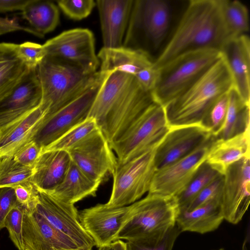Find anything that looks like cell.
Returning <instances> with one entry per match:
<instances>
[{
	"label": "cell",
	"mask_w": 250,
	"mask_h": 250,
	"mask_svg": "<svg viewBox=\"0 0 250 250\" xmlns=\"http://www.w3.org/2000/svg\"><path fill=\"white\" fill-rule=\"evenodd\" d=\"M22 30L37 36L36 32L29 26H24L17 17H0V36L16 31Z\"/></svg>",
	"instance_id": "ee69618b"
},
{
	"label": "cell",
	"mask_w": 250,
	"mask_h": 250,
	"mask_svg": "<svg viewBox=\"0 0 250 250\" xmlns=\"http://www.w3.org/2000/svg\"><path fill=\"white\" fill-rule=\"evenodd\" d=\"M129 206L128 217L116 240L127 241L152 234L176 224L178 206L175 197L148 193Z\"/></svg>",
	"instance_id": "8992f818"
},
{
	"label": "cell",
	"mask_w": 250,
	"mask_h": 250,
	"mask_svg": "<svg viewBox=\"0 0 250 250\" xmlns=\"http://www.w3.org/2000/svg\"><path fill=\"white\" fill-rule=\"evenodd\" d=\"M41 98V88L35 67L0 97V127L37 107Z\"/></svg>",
	"instance_id": "ffe728a7"
},
{
	"label": "cell",
	"mask_w": 250,
	"mask_h": 250,
	"mask_svg": "<svg viewBox=\"0 0 250 250\" xmlns=\"http://www.w3.org/2000/svg\"><path fill=\"white\" fill-rule=\"evenodd\" d=\"M224 176L219 175L205 187L186 207L179 210L189 211L221 195Z\"/></svg>",
	"instance_id": "f35d334b"
},
{
	"label": "cell",
	"mask_w": 250,
	"mask_h": 250,
	"mask_svg": "<svg viewBox=\"0 0 250 250\" xmlns=\"http://www.w3.org/2000/svg\"><path fill=\"white\" fill-rule=\"evenodd\" d=\"M233 87L222 56L191 86L164 107L168 126L201 124L215 102Z\"/></svg>",
	"instance_id": "3957f363"
},
{
	"label": "cell",
	"mask_w": 250,
	"mask_h": 250,
	"mask_svg": "<svg viewBox=\"0 0 250 250\" xmlns=\"http://www.w3.org/2000/svg\"><path fill=\"white\" fill-rule=\"evenodd\" d=\"M22 239L24 250H67L79 248L34 208H24Z\"/></svg>",
	"instance_id": "d6986e66"
},
{
	"label": "cell",
	"mask_w": 250,
	"mask_h": 250,
	"mask_svg": "<svg viewBox=\"0 0 250 250\" xmlns=\"http://www.w3.org/2000/svg\"><path fill=\"white\" fill-rule=\"evenodd\" d=\"M134 0L96 1L105 48L123 46Z\"/></svg>",
	"instance_id": "44dd1931"
},
{
	"label": "cell",
	"mask_w": 250,
	"mask_h": 250,
	"mask_svg": "<svg viewBox=\"0 0 250 250\" xmlns=\"http://www.w3.org/2000/svg\"><path fill=\"white\" fill-rule=\"evenodd\" d=\"M57 2L63 13L74 20L86 18L96 6L93 0H60Z\"/></svg>",
	"instance_id": "74e56055"
},
{
	"label": "cell",
	"mask_w": 250,
	"mask_h": 250,
	"mask_svg": "<svg viewBox=\"0 0 250 250\" xmlns=\"http://www.w3.org/2000/svg\"><path fill=\"white\" fill-rule=\"evenodd\" d=\"M19 204L13 188H0V230L5 228V219L10 210Z\"/></svg>",
	"instance_id": "7bdbcfd3"
},
{
	"label": "cell",
	"mask_w": 250,
	"mask_h": 250,
	"mask_svg": "<svg viewBox=\"0 0 250 250\" xmlns=\"http://www.w3.org/2000/svg\"><path fill=\"white\" fill-rule=\"evenodd\" d=\"M92 246H86L83 247L78 248L74 249L67 250H92Z\"/></svg>",
	"instance_id": "681fc988"
},
{
	"label": "cell",
	"mask_w": 250,
	"mask_h": 250,
	"mask_svg": "<svg viewBox=\"0 0 250 250\" xmlns=\"http://www.w3.org/2000/svg\"><path fill=\"white\" fill-rule=\"evenodd\" d=\"M130 206L111 208L97 204L79 212L80 222L98 248L112 243L127 220Z\"/></svg>",
	"instance_id": "ac0fdd59"
},
{
	"label": "cell",
	"mask_w": 250,
	"mask_h": 250,
	"mask_svg": "<svg viewBox=\"0 0 250 250\" xmlns=\"http://www.w3.org/2000/svg\"><path fill=\"white\" fill-rule=\"evenodd\" d=\"M231 38L223 21L221 0H189L171 38L154 61L155 65L159 69L193 51H220Z\"/></svg>",
	"instance_id": "7a4b0ae2"
},
{
	"label": "cell",
	"mask_w": 250,
	"mask_h": 250,
	"mask_svg": "<svg viewBox=\"0 0 250 250\" xmlns=\"http://www.w3.org/2000/svg\"><path fill=\"white\" fill-rule=\"evenodd\" d=\"M38 191L34 208L36 211L79 248L95 246L94 240L82 226L79 212L73 204L62 202L47 192Z\"/></svg>",
	"instance_id": "2e32d148"
},
{
	"label": "cell",
	"mask_w": 250,
	"mask_h": 250,
	"mask_svg": "<svg viewBox=\"0 0 250 250\" xmlns=\"http://www.w3.org/2000/svg\"><path fill=\"white\" fill-rule=\"evenodd\" d=\"M100 184L87 176L71 161L62 182L47 193L62 202L74 205L88 196H95Z\"/></svg>",
	"instance_id": "4316f807"
},
{
	"label": "cell",
	"mask_w": 250,
	"mask_h": 250,
	"mask_svg": "<svg viewBox=\"0 0 250 250\" xmlns=\"http://www.w3.org/2000/svg\"><path fill=\"white\" fill-rule=\"evenodd\" d=\"M33 168L21 165L13 156L0 159V188H13L30 181Z\"/></svg>",
	"instance_id": "e575fe53"
},
{
	"label": "cell",
	"mask_w": 250,
	"mask_h": 250,
	"mask_svg": "<svg viewBox=\"0 0 250 250\" xmlns=\"http://www.w3.org/2000/svg\"><path fill=\"white\" fill-rule=\"evenodd\" d=\"M71 161L92 180L102 183L117 160L100 129L67 151Z\"/></svg>",
	"instance_id": "5bb4252c"
},
{
	"label": "cell",
	"mask_w": 250,
	"mask_h": 250,
	"mask_svg": "<svg viewBox=\"0 0 250 250\" xmlns=\"http://www.w3.org/2000/svg\"><path fill=\"white\" fill-rule=\"evenodd\" d=\"M222 57L215 49L183 54L159 68L156 86L151 92L155 103L165 107L181 95Z\"/></svg>",
	"instance_id": "5b68a950"
},
{
	"label": "cell",
	"mask_w": 250,
	"mask_h": 250,
	"mask_svg": "<svg viewBox=\"0 0 250 250\" xmlns=\"http://www.w3.org/2000/svg\"><path fill=\"white\" fill-rule=\"evenodd\" d=\"M41 151V148L35 142L31 141L19 149L13 157L21 165L33 168Z\"/></svg>",
	"instance_id": "b9f144b4"
},
{
	"label": "cell",
	"mask_w": 250,
	"mask_h": 250,
	"mask_svg": "<svg viewBox=\"0 0 250 250\" xmlns=\"http://www.w3.org/2000/svg\"><path fill=\"white\" fill-rule=\"evenodd\" d=\"M250 105L232 87L229 92L228 106L224 123L214 136L215 139L226 140L250 130Z\"/></svg>",
	"instance_id": "f1b7e54d"
},
{
	"label": "cell",
	"mask_w": 250,
	"mask_h": 250,
	"mask_svg": "<svg viewBox=\"0 0 250 250\" xmlns=\"http://www.w3.org/2000/svg\"><path fill=\"white\" fill-rule=\"evenodd\" d=\"M221 197V195L189 211L178 209L175 224L180 231L204 234L216 230L224 220Z\"/></svg>",
	"instance_id": "d4e9b609"
},
{
	"label": "cell",
	"mask_w": 250,
	"mask_h": 250,
	"mask_svg": "<svg viewBox=\"0 0 250 250\" xmlns=\"http://www.w3.org/2000/svg\"><path fill=\"white\" fill-rule=\"evenodd\" d=\"M24 207L20 204L13 208L5 221V228L9 237L19 250H24L22 239V223Z\"/></svg>",
	"instance_id": "8d00e7d4"
},
{
	"label": "cell",
	"mask_w": 250,
	"mask_h": 250,
	"mask_svg": "<svg viewBox=\"0 0 250 250\" xmlns=\"http://www.w3.org/2000/svg\"><path fill=\"white\" fill-rule=\"evenodd\" d=\"M42 46L46 57L75 65L89 73L97 71L100 62L95 53L94 35L89 29L65 31Z\"/></svg>",
	"instance_id": "8fae6325"
},
{
	"label": "cell",
	"mask_w": 250,
	"mask_h": 250,
	"mask_svg": "<svg viewBox=\"0 0 250 250\" xmlns=\"http://www.w3.org/2000/svg\"><path fill=\"white\" fill-rule=\"evenodd\" d=\"M213 136L201 124L170 127L155 151L156 170L191 153L205 144Z\"/></svg>",
	"instance_id": "e0dca14e"
},
{
	"label": "cell",
	"mask_w": 250,
	"mask_h": 250,
	"mask_svg": "<svg viewBox=\"0 0 250 250\" xmlns=\"http://www.w3.org/2000/svg\"><path fill=\"white\" fill-rule=\"evenodd\" d=\"M36 70L41 88V104L47 110L46 116L77 98L104 74L100 70L89 73L75 65L46 56Z\"/></svg>",
	"instance_id": "277c9868"
},
{
	"label": "cell",
	"mask_w": 250,
	"mask_h": 250,
	"mask_svg": "<svg viewBox=\"0 0 250 250\" xmlns=\"http://www.w3.org/2000/svg\"><path fill=\"white\" fill-rule=\"evenodd\" d=\"M214 140L213 136L205 144L191 153L156 170L148 193L169 197L178 195L206 161Z\"/></svg>",
	"instance_id": "4fadbf2b"
},
{
	"label": "cell",
	"mask_w": 250,
	"mask_h": 250,
	"mask_svg": "<svg viewBox=\"0 0 250 250\" xmlns=\"http://www.w3.org/2000/svg\"><path fill=\"white\" fill-rule=\"evenodd\" d=\"M181 232L175 224L164 231L127 240L126 250H172Z\"/></svg>",
	"instance_id": "1f68e13d"
},
{
	"label": "cell",
	"mask_w": 250,
	"mask_h": 250,
	"mask_svg": "<svg viewBox=\"0 0 250 250\" xmlns=\"http://www.w3.org/2000/svg\"><path fill=\"white\" fill-rule=\"evenodd\" d=\"M21 14L40 38L54 30L59 22L58 7L49 0H30Z\"/></svg>",
	"instance_id": "f546056e"
},
{
	"label": "cell",
	"mask_w": 250,
	"mask_h": 250,
	"mask_svg": "<svg viewBox=\"0 0 250 250\" xmlns=\"http://www.w3.org/2000/svg\"><path fill=\"white\" fill-rule=\"evenodd\" d=\"M171 9L164 0H134L123 46L141 48L146 42L158 48L164 41L169 28Z\"/></svg>",
	"instance_id": "52a82bcc"
},
{
	"label": "cell",
	"mask_w": 250,
	"mask_h": 250,
	"mask_svg": "<svg viewBox=\"0 0 250 250\" xmlns=\"http://www.w3.org/2000/svg\"><path fill=\"white\" fill-rule=\"evenodd\" d=\"M229 92L215 102L201 123L213 136L218 133L224 123L228 106Z\"/></svg>",
	"instance_id": "d590c367"
},
{
	"label": "cell",
	"mask_w": 250,
	"mask_h": 250,
	"mask_svg": "<svg viewBox=\"0 0 250 250\" xmlns=\"http://www.w3.org/2000/svg\"><path fill=\"white\" fill-rule=\"evenodd\" d=\"M220 175L221 174L206 161L203 163L184 190L175 197L178 208L186 207L205 187Z\"/></svg>",
	"instance_id": "836d02e7"
},
{
	"label": "cell",
	"mask_w": 250,
	"mask_h": 250,
	"mask_svg": "<svg viewBox=\"0 0 250 250\" xmlns=\"http://www.w3.org/2000/svg\"><path fill=\"white\" fill-rule=\"evenodd\" d=\"M169 128L165 107L155 103L109 146L117 162L124 163L158 146Z\"/></svg>",
	"instance_id": "ba28073f"
},
{
	"label": "cell",
	"mask_w": 250,
	"mask_h": 250,
	"mask_svg": "<svg viewBox=\"0 0 250 250\" xmlns=\"http://www.w3.org/2000/svg\"><path fill=\"white\" fill-rule=\"evenodd\" d=\"M110 72L77 98L52 114L44 117L32 141L42 148L50 145L88 116L95 98Z\"/></svg>",
	"instance_id": "30bf717a"
},
{
	"label": "cell",
	"mask_w": 250,
	"mask_h": 250,
	"mask_svg": "<svg viewBox=\"0 0 250 250\" xmlns=\"http://www.w3.org/2000/svg\"><path fill=\"white\" fill-rule=\"evenodd\" d=\"M249 238H250L249 234H248V236H246V237L244 241L242 250H248V248L247 246H248V244L249 242Z\"/></svg>",
	"instance_id": "c3c4849f"
},
{
	"label": "cell",
	"mask_w": 250,
	"mask_h": 250,
	"mask_svg": "<svg viewBox=\"0 0 250 250\" xmlns=\"http://www.w3.org/2000/svg\"><path fill=\"white\" fill-rule=\"evenodd\" d=\"M99 129L96 121L92 118L87 117L54 142L42 148L41 153L53 150L68 151Z\"/></svg>",
	"instance_id": "d6a6232c"
},
{
	"label": "cell",
	"mask_w": 250,
	"mask_h": 250,
	"mask_svg": "<svg viewBox=\"0 0 250 250\" xmlns=\"http://www.w3.org/2000/svg\"><path fill=\"white\" fill-rule=\"evenodd\" d=\"M98 250H114V248L112 243L108 245H104L98 247Z\"/></svg>",
	"instance_id": "7dc6e473"
},
{
	"label": "cell",
	"mask_w": 250,
	"mask_h": 250,
	"mask_svg": "<svg viewBox=\"0 0 250 250\" xmlns=\"http://www.w3.org/2000/svg\"><path fill=\"white\" fill-rule=\"evenodd\" d=\"M250 157L230 165L223 175L221 208L224 219L236 225L247 210L250 201Z\"/></svg>",
	"instance_id": "9a60e30c"
},
{
	"label": "cell",
	"mask_w": 250,
	"mask_h": 250,
	"mask_svg": "<svg viewBox=\"0 0 250 250\" xmlns=\"http://www.w3.org/2000/svg\"><path fill=\"white\" fill-rule=\"evenodd\" d=\"M30 0H0V14L22 11Z\"/></svg>",
	"instance_id": "f6af8a7d"
},
{
	"label": "cell",
	"mask_w": 250,
	"mask_h": 250,
	"mask_svg": "<svg viewBox=\"0 0 250 250\" xmlns=\"http://www.w3.org/2000/svg\"><path fill=\"white\" fill-rule=\"evenodd\" d=\"M225 250V249L224 248H220L219 249H217V250Z\"/></svg>",
	"instance_id": "f907efd6"
},
{
	"label": "cell",
	"mask_w": 250,
	"mask_h": 250,
	"mask_svg": "<svg viewBox=\"0 0 250 250\" xmlns=\"http://www.w3.org/2000/svg\"><path fill=\"white\" fill-rule=\"evenodd\" d=\"M114 250H126V244L121 240H117L112 242Z\"/></svg>",
	"instance_id": "bcb514c9"
},
{
	"label": "cell",
	"mask_w": 250,
	"mask_h": 250,
	"mask_svg": "<svg viewBox=\"0 0 250 250\" xmlns=\"http://www.w3.org/2000/svg\"><path fill=\"white\" fill-rule=\"evenodd\" d=\"M18 46L13 43H0V97L13 88L32 69L20 56Z\"/></svg>",
	"instance_id": "83f0119b"
},
{
	"label": "cell",
	"mask_w": 250,
	"mask_h": 250,
	"mask_svg": "<svg viewBox=\"0 0 250 250\" xmlns=\"http://www.w3.org/2000/svg\"><path fill=\"white\" fill-rule=\"evenodd\" d=\"M151 93L132 76L111 71L102 85L87 117L93 118L108 142L119 139L154 103Z\"/></svg>",
	"instance_id": "6da1fadb"
},
{
	"label": "cell",
	"mask_w": 250,
	"mask_h": 250,
	"mask_svg": "<svg viewBox=\"0 0 250 250\" xmlns=\"http://www.w3.org/2000/svg\"><path fill=\"white\" fill-rule=\"evenodd\" d=\"M71 162L67 151L53 150L40 153L30 181L39 191L49 192L62 181Z\"/></svg>",
	"instance_id": "cb8c5ba5"
},
{
	"label": "cell",
	"mask_w": 250,
	"mask_h": 250,
	"mask_svg": "<svg viewBox=\"0 0 250 250\" xmlns=\"http://www.w3.org/2000/svg\"><path fill=\"white\" fill-rule=\"evenodd\" d=\"M230 72L233 86L250 104V40L246 35L229 39L220 50Z\"/></svg>",
	"instance_id": "7402d4cb"
},
{
	"label": "cell",
	"mask_w": 250,
	"mask_h": 250,
	"mask_svg": "<svg viewBox=\"0 0 250 250\" xmlns=\"http://www.w3.org/2000/svg\"><path fill=\"white\" fill-rule=\"evenodd\" d=\"M47 110L42 104L15 120L0 127V159L13 156L31 141Z\"/></svg>",
	"instance_id": "603a6c76"
},
{
	"label": "cell",
	"mask_w": 250,
	"mask_h": 250,
	"mask_svg": "<svg viewBox=\"0 0 250 250\" xmlns=\"http://www.w3.org/2000/svg\"><path fill=\"white\" fill-rule=\"evenodd\" d=\"M250 130L226 140H214L206 162L224 175L234 163L250 156Z\"/></svg>",
	"instance_id": "484cf974"
},
{
	"label": "cell",
	"mask_w": 250,
	"mask_h": 250,
	"mask_svg": "<svg viewBox=\"0 0 250 250\" xmlns=\"http://www.w3.org/2000/svg\"><path fill=\"white\" fill-rule=\"evenodd\" d=\"M221 11L224 24L231 38L246 34L249 31V11L241 2L221 0Z\"/></svg>",
	"instance_id": "4dcf8cb0"
},
{
	"label": "cell",
	"mask_w": 250,
	"mask_h": 250,
	"mask_svg": "<svg viewBox=\"0 0 250 250\" xmlns=\"http://www.w3.org/2000/svg\"><path fill=\"white\" fill-rule=\"evenodd\" d=\"M18 53L24 62L30 68H35L45 57L42 45L26 42L19 44Z\"/></svg>",
	"instance_id": "ab89813d"
},
{
	"label": "cell",
	"mask_w": 250,
	"mask_h": 250,
	"mask_svg": "<svg viewBox=\"0 0 250 250\" xmlns=\"http://www.w3.org/2000/svg\"><path fill=\"white\" fill-rule=\"evenodd\" d=\"M158 146L125 163L117 162L112 174L111 194L105 204L108 207L127 206L149 192L156 170L155 154Z\"/></svg>",
	"instance_id": "9c48e42d"
},
{
	"label": "cell",
	"mask_w": 250,
	"mask_h": 250,
	"mask_svg": "<svg viewBox=\"0 0 250 250\" xmlns=\"http://www.w3.org/2000/svg\"><path fill=\"white\" fill-rule=\"evenodd\" d=\"M100 71H119L133 76L141 85L151 93L159 76L150 54L141 49L122 46L117 48L103 47L97 55Z\"/></svg>",
	"instance_id": "7c38bea8"
},
{
	"label": "cell",
	"mask_w": 250,
	"mask_h": 250,
	"mask_svg": "<svg viewBox=\"0 0 250 250\" xmlns=\"http://www.w3.org/2000/svg\"><path fill=\"white\" fill-rule=\"evenodd\" d=\"M13 188L20 205L29 210L34 208L39 191L30 181L20 184Z\"/></svg>",
	"instance_id": "60d3db41"
}]
</instances>
